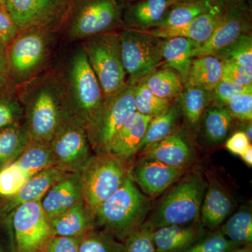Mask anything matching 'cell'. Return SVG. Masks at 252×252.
<instances>
[{
	"label": "cell",
	"mask_w": 252,
	"mask_h": 252,
	"mask_svg": "<svg viewBox=\"0 0 252 252\" xmlns=\"http://www.w3.org/2000/svg\"><path fill=\"white\" fill-rule=\"evenodd\" d=\"M172 5L177 4V3L184 2V1H189V0H170Z\"/></svg>",
	"instance_id": "obj_54"
},
{
	"label": "cell",
	"mask_w": 252,
	"mask_h": 252,
	"mask_svg": "<svg viewBox=\"0 0 252 252\" xmlns=\"http://www.w3.org/2000/svg\"><path fill=\"white\" fill-rule=\"evenodd\" d=\"M234 120L225 107L211 104L203 113L200 129L207 142L219 144L229 135Z\"/></svg>",
	"instance_id": "obj_27"
},
{
	"label": "cell",
	"mask_w": 252,
	"mask_h": 252,
	"mask_svg": "<svg viewBox=\"0 0 252 252\" xmlns=\"http://www.w3.org/2000/svg\"><path fill=\"white\" fill-rule=\"evenodd\" d=\"M7 71V51L6 46L0 44V76Z\"/></svg>",
	"instance_id": "obj_48"
},
{
	"label": "cell",
	"mask_w": 252,
	"mask_h": 252,
	"mask_svg": "<svg viewBox=\"0 0 252 252\" xmlns=\"http://www.w3.org/2000/svg\"><path fill=\"white\" fill-rule=\"evenodd\" d=\"M20 31L6 11L0 9V44H11Z\"/></svg>",
	"instance_id": "obj_46"
},
{
	"label": "cell",
	"mask_w": 252,
	"mask_h": 252,
	"mask_svg": "<svg viewBox=\"0 0 252 252\" xmlns=\"http://www.w3.org/2000/svg\"><path fill=\"white\" fill-rule=\"evenodd\" d=\"M31 177L23 171L16 162L8 164L0 170V195L5 198L12 196L21 190Z\"/></svg>",
	"instance_id": "obj_38"
},
{
	"label": "cell",
	"mask_w": 252,
	"mask_h": 252,
	"mask_svg": "<svg viewBox=\"0 0 252 252\" xmlns=\"http://www.w3.org/2000/svg\"><path fill=\"white\" fill-rule=\"evenodd\" d=\"M23 116V109L19 98L0 97V130L18 124Z\"/></svg>",
	"instance_id": "obj_42"
},
{
	"label": "cell",
	"mask_w": 252,
	"mask_h": 252,
	"mask_svg": "<svg viewBox=\"0 0 252 252\" xmlns=\"http://www.w3.org/2000/svg\"><path fill=\"white\" fill-rule=\"evenodd\" d=\"M187 170L169 166L162 162L141 157L127 171L142 193L154 198L170 188L183 177Z\"/></svg>",
	"instance_id": "obj_15"
},
{
	"label": "cell",
	"mask_w": 252,
	"mask_h": 252,
	"mask_svg": "<svg viewBox=\"0 0 252 252\" xmlns=\"http://www.w3.org/2000/svg\"><path fill=\"white\" fill-rule=\"evenodd\" d=\"M222 4L226 5L233 4V3L240 2V1H245V0H218Z\"/></svg>",
	"instance_id": "obj_52"
},
{
	"label": "cell",
	"mask_w": 252,
	"mask_h": 252,
	"mask_svg": "<svg viewBox=\"0 0 252 252\" xmlns=\"http://www.w3.org/2000/svg\"><path fill=\"white\" fill-rule=\"evenodd\" d=\"M124 0H72L64 24L69 41L117 32L124 28Z\"/></svg>",
	"instance_id": "obj_5"
},
{
	"label": "cell",
	"mask_w": 252,
	"mask_h": 252,
	"mask_svg": "<svg viewBox=\"0 0 252 252\" xmlns=\"http://www.w3.org/2000/svg\"><path fill=\"white\" fill-rule=\"evenodd\" d=\"M21 87L18 98L31 143L49 145L64 122L59 77L56 71H46Z\"/></svg>",
	"instance_id": "obj_2"
},
{
	"label": "cell",
	"mask_w": 252,
	"mask_h": 252,
	"mask_svg": "<svg viewBox=\"0 0 252 252\" xmlns=\"http://www.w3.org/2000/svg\"><path fill=\"white\" fill-rule=\"evenodd\" d=\"M79 252H125V246L103 230H94L81 238Z\"/></svg>",
	"instance_id": "obj_37"
},
{
	"label": "cell",
	"mask_w": 252,
	"mask_h": 252,
	"mask_svg": "<svg viewBox=\"0 0 252 252\" xmlns=\"http://www.w3.org/2000/svg\"><path fill=\"white\" fill-rule=\"evenodd\" d=\"M135 111L134 86L127 84L117 94L104 97L98 112L86 128L95 154L109 153L118 132Z\"/></svg>",
	"instance_id": "obj_9"
},
{
	"label": "cell",
	"mask_w": 252,
	"mask_h": 252,
	"mask_svg": "<svg viewBox=\"0 0 252 252\" xmlns=\"http://www.w3.org/2000/svg\"><path fill=\"white\" fill-rule=\"evenodd\" d=\"M72 0H7L6 11L20 31L56 32L63 26Z\"/></svg>",
	"instance_id": "obj_11"
},
{
	"label": "cell",
	"mask_w": 252,
	"mask_h": 252,
	"mask_svg": "<svg viewBox=\"0 0 252 252\" xmlns=\"http://www.w3.org/2000/svg\"><path fill=\"white\" fill-rule=\"evenodd\" d=\"M67 172L57 166L43 170L32 177L17 193L6 198L0 206V217L11 216L17 207L28 202L41 200L52 185Z\"/></svg>",
	"instance_id": "obj_20"
},
{
	"label": "cell",
	"mask_w": 252,
	"mask_h": 252,
	"mask_svg": "<svg viewBox=\"0 0 252 252\" xmlns=\"http://www.w3.org/2000/svg\"><path fill=\"white\" fill-rule=\"evenodd\" d=\"M225 238L243 246H252V213L243 207L228 218L220 230Z\"/></svg>",
	"instance_id": "obj_33"
},
{
	"label": "cell",
	"mask_w": 252,
	"mask_h": 252,
	"mask_svg": "<svg viewBox=\"0 0 252 252\" xmlns=\"http://www.w3.org/2000/svg\"><path fill=\"white\" fill-rule=\"evenodd\" d=\"M14 161L31 177L49 167L56 166L49 145L43 144L31 143Z\"/></svg>",
	"instance_id": "obj_34"
},
{
	"label": "cell",
	"mask_w": 252,
	"mask_h": 252,
	"mask_svg": "<svg viewBox=\"0 0 252 252\" xmlns=\"http://www.w3.org/2000/svg\"><path fill=\"white\" fill-rule=\"evenodd\" d=\"M234 208V201L226 189L217 178L208 175L200 210V220L203 226L215 229L230 216Z\"/></svg>",
	"instance_id": "obj_19"
},
{
	"label": "cell",
	"mask_w": 252,
	"mask_h": 252,
	"mask_svg": "<svg viewBox=\"0 0 252 252\" xmlns=\"http://www.w3.org/2000/svg\"><path fill=\"white\" fill-rule=\"evenodd\" d=\"M125 252H156L154 230L143 224L125 240Z\"/></svg>",
	"instance_id": "obj_40"
},
{
	"label": "cell",
	"mask_w": 252,
	"mask_h": 252,
	"mask_svg": "<svg viewBox=\"0 0 252 252\" xmlns=\"http://www.w3.org/2000/svg\"><path fill=\"white\" fill-rule=\"evenodd\" d=\"M223 11L224 5L217 3L208 11L183 26L154 28L143 31L163 39L172 37L187 38L195 41L200 45L205 42L216 30L223 16Z\"/></svg>",
	"instance_id": "obj_17"
},
{
	"label": "cell",
	"mask_w": 252,
	"mask_h": 252,
	"mask_svg": "<svg viewBox=\"0 0 252 252\" xmlns=\"http://www.w3.org/2000/svg\"><path fill=\"white\" fill-rule=\"evenodd\" d=\"M224 107L233 119L242 123L252 120V91L235 94L225 104Z\"/></svg>",
	"instance_id": "obj_41"
},
{
	"label": "cell",
	"mask_w": 252,
	"mask_h": 252,
	"mask_svg": "<svg viewBox=\"0 0 252 252\" xmlns=\"http://www.w3.org/2000/svg\"><path fill=\"white\" fill-rule=\"evenodd\" d=\"M82 200L80 172H67L48 190L41 204L51 219Z\"/></svg>",
	"instance_id": "obj_18"
},
{
	"label": "cell",
	"mask_w": 252,
	"mask_h": 252,
	"mask_svg": "<svg viewBox=\"0 0 252 252\" xmlns=\"http://www.w3.org/2000/svg\"><path fill=\"white\" fill-rule=\"evenodd\" d=\"M140 154L142 158L185 170L195 158V151L188 137L177 130L144 149Z\"/></svg>",
	"instance_id": "obj_16"
},
{
	"label": "cell",
	"mask_w": 252,
	"mask_h": 252,
	"mask_svg": "<svg viewBox=\"0 0 252 252\" xmlns=\"http://www.w3.org/2000/svg\"><path fill=\"white\" fill-rule=\"evenodd\" d=\"M82 238L53 235L46 244L44 252H79Z\"/></svg>",
	"instance_id": "obj_45"
},
{
	"label": "cell",
	"mask_w": 252,
	"mask_h": 252,
	"mask_svg": "<svg viewBox=\"0 0 252 252\" xmlns=\"http://www.w3.org/2000/svg\"><path fill=\"white\" fill-rule=\"evenodd\" d=\"M0 252H4V250H3L2 248H1V245H0Z\"/></svg>",
	"instance_id": "obj_56"
},
{
	"label": "cell",
	"mask_w": 252,
	"mask_h": 252,
	"mask_svg": "<svg viewBox=\"0 0 252 252\" xmlns=\"http://www.w3.org/2000/svg\"><path fill=\"white\" fill-rule=\"evenodd\" d=\"M244 126H243V130H242L244 132V133L246 135L247 137L250 140V142H252V122L248 123H243Z\"/></svg>",
	"instance_id": "obj_50"
},
{
	"label": "cell",
	"mask_w": 252,
	"mask_h": 252,
	"mask_svg": "<svg viewBox=\"0 0 252 252\" xmlns=\"http://www.w3.org/2000/svg\"><path fill=\"white\" fill-rule=\"evenodd\" d=\"M199 44L184 37L165 39L162 47V67H170L180 74L184 86L187 83L193 61V53Z\"/></svg>",
	"instance_id": "obj_25"
},
{
	"label": "cell",
	"mask_w": 252,
	"mask_h": 252,
	"mask_svg": "<svg viewBox=\"0 0 252 252\" xmlns=\"http://www.w3.org/2000/svg\"><path fill=\"white\" fill-rule=\"evenodd\" d=\"M222 72L223 63L215 56L194 58L185 85L198 86L211 91L221 80Z\"/></svg>",
	"instance_id": "obj_28"
},
{
	"label": "cell",
	"mask_w": 252,
	"mask_h": 252,
	"mask_svg": "<svg viewBox=\"0 0 252 252\" xmlns=\"http://www.w3.org/2000/svg\"><path fill=\"white\" fill-rule=\"evenodd\" d=\"M217 3H220L218 0H189L172 5L156 28L183 26L207 12Z\"/></svg>",
	"instance_id": "obj_29"
},
{
	"label": "cell",
	"mask_w": 252,
	"mask_h": 252,
	"mask_svg": "<svg viewBox=\"0 0 252 252\" xmlns=\"http://www.w3.org/2000/svg\"><path fill=\"white\" fill-rule=\"evenodd\" d=\"M56 72L61 83L64 122L86 129L98 112L104 96L82 45L73 50Z\"/></svg>",
	"instance_id": "obj_1"
},
{
	"label": "cell",
	"mask_w": 252,
	"mask_h": 252,
	"mask_svg": "<svg viewBox=\"0 0 252 252\" xmlns=\"http://www.w3.org/2000/svg\"><path fill=\"white\" fill-rule=\"evenodd\" d=\"M240 158L243 159L244 162L248 165L249 167L252 166V144L248 147L245 152H243Z\"/></svg>",
	"instance_id": "obj_49"
},
{
	"label": "cell",
	"mask_w": 252,
	"mask_h": 252,
	"mask_svg": "<svg viewBox=\"0 0 252 252\" xmlns=\"http://www.w3.org/2000/svg\"><path fill=\"white\" fill-rule=\"evenodd\" d=\"M227 252H252V246H243Z\"/></svg>",
	"instance_id": "obj_51"
},
{
	"label": "cell",
	"mask_w": 252,
	"mask_h": 252,
	"mask_svg": "<svg viewBox=\"0 0 252 252\" xmlns=\"http://www.w3.org/2000/svg\"><path fill=\"white\" fill-rule=\"evenodd\" d=\"M251 18L245 1L224 5L220 23L211 36L193 51V57L215 56L243 34L250 33Z\"/></svg>",
	"instance_id": "obj_14"
},
{
	"label": "cell",
	"mask_w": 252,
	"mask_h": 252,
	"mask_svg": "<svg viewBox=\"0 0 252 252\" xmlns=\"http://www.w3.org/2000/svg\"><path fill=\"white\" fill-rule=\"evenodd\" d=\"M127 171L126 162L112 154L91 156L79 172L83 201L93 215L122 187Z\"/></svg>",
	"instance_id": "obj_7"
},
{
	"label": "cell",
	"mask_w": 252,
	"mask_h": 252,
	"mask_svg": "<svg viewBox=\"0 0 252 252\" xmlns=\"http://www.w3.org/2000/svg\"><path fill=\"white\" fill-rule=\"evenodd\" d=\"M134 100L136 112L152 118L165 112L174 101L158 97L149 90L143 81L134 85Z\"/></svg>",
	"instance_id": "obj_35"
},
{
	"label": "cell",
	"mask_w": 252,
	"mask_h": 252,
	"mask_svg": "<svg viewBox=\"0 0 252 252\" xmlns=\"http://www.w3.org/2000/svg\"><path fill=\"white\" fill-rule=\"evenodd\" d=\"M221 80L240 86H252V69L232 63H223Z\"/></svg>",
	"instance_id": "obj_44"
},
{
	"label": "cell",
	"mask_w": 252,
	"mask_h": 252,
	"mask_svg": "<svg viewBox=\"0 0 252 252\" xmlns=\"http://www.w3.org/2000/svg\"><path fill=\"white\" fill-rule=\"evenodd\" d=\"M152 206L151 198L127 176L122 187L94 212V225L119 241L125 242L144 224Z\"/></svg>",
	"instance_id": "obj_3"
},
{
	"label": "cell",
	"mask_w": 252,
	"mask_h": 252,
	"mask_svg": "<svg viewBox=\"0 0 252 252\" xmlns=\"http://www.w3.org/2000/svg\"><path fill=\"white\" fill-rule=\"evenodd\" d=\"M250 91H252V86H240L228 81L220 80L210 91L211 104L224 107L227 102L235 94Z\"/></svg>",
	"instance_id": "obj_43"
},
{
	"label": "cell",
	"mask_w": 252,
	"mask_h": 252,
	"mask_svg": "<svg viewBox=\"0 0 252 252\" xmlns=\"http://www.w3.org/2000/svg\"><path fill=\"white\" fill-rule=\"evenodd\" d=\"M205 235L203 225L198 222L157 228L154 230L156 252H184Z\"/></svg>",
	"instance_id": "obj_22"
},
{
	"label": "cell",
	"mask_w": 252,
	"mask_h": 252,
	"mask_svg": "<svg viewBox=\"0 0 252 252\" xmlns=\"http://www.w3.org/2000/svg\"><path fill=\"white\" fill-rule=\"evenodd\" d=\"M222 63H232L252 69V36L251 33L240 36L229 46L215 55Z\"/></svg>",
	"instance_id": "obj_36"
},
{
	"label": "cell",
	"mask_w": 252,
	"mask_h": 252,
	"mask_svg": "<svg viewBox=\"0 0 252 252\" xmlns=\"http://www.w3.org/2000/svg\"><path fill=\"white\" fill-rule=\"evenodd\" d=\"M175 100L172 102L171 105L165 112L157 117L152 118L143 140L141 142L138 153L177 130L176 127L182 116V113L180 104L177 99Z\"/></svg>",
	"instance_id": "obj_30"
},
{
	"label": "cell",
	"mask_w": 252,
	"mask_h": 252,
	"mask_svg": "<svg viewBox=\"0 0 252 252\" xmlns=\"http://www.w3.org/2000/svg\"><path fill=\"white\" fill-rule=\"evenodd\" d=\"M142 81L158 97L170 100L178 98L185 87L180 74L167 67L158 68Z\"/></svg>",
	"instance_id": "obj_31"
},
{
	"label": "cell",
	"mask_w": 252,
	"mask_h": 252,
	"mask_svg": "<svg viewBox=\"0 0 252 252\" xmlns=\"http://www.w3.org/2000/svg\"><path fill=\"white\" fill-rule=\"evenodd\" d=\"M56 166L67 172H79L91 157L86 129L64 122L49 144Z\"/></svg>",
	"instance_id": "obj_13"
},
{
	"label": "cell",
	"mask_w": 252,
	"mask_h": 252,
	"mask_svg": "<svg viewBox=\"0 0 252 252\" xmlns=\"http://www.w3.org/2000/svg\"><path fill=\"white\" fill-rule=\"evenodd\" d=\"M176 99L189 128L198 132L203 113L211 104L210 91L198 86L185 85L182 94Z\"/></svg>",
	"instance_id": "obj_26"
},
{
	"label": "cell",
	"mask_w": 252,
	"mask_h": 252,
	"mask_svg": "<svg viewBox=\"0 0 252 252\" xmlns=\"http://www.w3.org/2000/svg\"><path fill=\"white\" fill-rule=\"evenodd\" d=\"M207 182L201 172H190L171 186L144 224L156 230L172 225L198 223Z\"/></svg>",
	"instance_id": "obj_4"
},
{
	"label": "cell",
	"mask_w": 252,
	"mask_h": 252,
	"mask_svg": "<svg viewBox=\"0 0 252 252\" xmlns=\"http://www.w3.org/2000/svg\"><path fill=\"white\" fill-rule=\"evenodd\" d=\"M10 217L15 252H44L52 232L41 200L23 204Z\"/></svg>",
	"instance_id": "obj_12"
},
{
	"label": "cell",
	"mask_w": 252,
	"mask_h": 252,
	"mask_svg": "<svg viewBox=\"0 0 252 252\" xmlns=\"http://www.w3.org/2000/svg\"><path fill=\"white\" fill-rule=\"evenodd\" d=\"M53 235L84 237L94 230V215L84 201L49 219Z\"/></svg>",
	"instance_id": "obj_24"
},
{
	"label": "cell",
	"mask_w": 252,
	"mask_h": 252,
	"mask_svg": "<svg viewBox=\"0 0 252 252\" xmlns=\"http://www.w3.org/2000/svg\"><path fill=\"white\" fill-rule=\"evenodd\" d=\"M56 32L43 29L20 31L10 44L7 70L16 85L22 86L41 74L55 46Z\"/></svg>",
	"instance_id": "obj_6"
},
{
	"label": "cell",
	"mask_w": 252,
	"mask_h": 252,
	"mask_svg": "<svg viewBox=\"0 0 252 252\" xmlns=\"http://www.w3.org/2000/svg\"><path fill=\"white\" fill-rule=\"evenodd\" d=\"M81 45L104 97L117 94L127 85L119 32L92 36L85 39Z\"/></svg>",
	"instance_id": "obj_8"
},
{
	"label": "cell",
	"mask_w": 252,
	"mask_h": 252,
	"mask_svg": "<svg viewBox=\"0 0 252 252\" xmlns=\"http://www.w3.org/2000/svg\"><path fill=\"white\" fill-rule=\"evenodd\" d=\"M119 34L127 85H135L162 66L163 39L131 28H123Z\"/></svg>",
	"instance_id": "obj_10"
},
{
	"label": "cell",
	"mask_w": 252,
	"mask_h": 252,
	"mask_svg": "<svg viewBox=\"0 0 252 252\" xmlns=\"http://www.w3.org/2000/svg\"><path fill=\"white\" fill-rule=\"evenodd\" d=\"M241 247L243 245L228 240L219 230L205 235L184 252H227Z\"/></svg>",
	"instance_id": "obj_39"
},
{
	"label": "cell",
	"mask_w": 252,
	"mask_h": 252,
	"mask_svg": "<svg viewBox=\"0 0 252 252\" xmlns=\"http://www.w3.org/2000/svg\"><path fill=\"white\" fill-rule=\"evenodd\" d=\"M126 3L134 2V1H137V0H124Z\"/></svg>",
	"instance_id": "obj_55"
},
{
	"label": "cell",
	"mask_w": 252,
	"mask_h": 252,
	"mask_svg": "<svg viewBox=\"0 0 252 252\" xmlns=\"http://www.w3.org/2000/svg\"><path fill=\"white\" fill-rule=\"evenodd\" d=\"M251 145L248 137L242 130L234 132L225 144V147L230 153L235 155H241Z\"/></svg>",
	"instance_id": "obj_47"
},
{
	"label": "cell",
	"mask_w": 252,
	"mask_h": 252,
	"mask_svg": "<svg viewBox=\"0 0 252 252\" xmlns=\"http://www.w3.org/2000/svg\"><path fill=\"white\" fill-rule=\"evenodd\" d=\"M6 4H7V0H0V9L7 12V11H6Z\"/></svg>",
	"instance_id": "obj_53"
},
{
	"label": "cell",
	"mask_w": 252,
	"mask_h": 252,
	"mask_svg": "<svg viewBox=\"0 0 252 252\" xmlns=\"http://www.w3.org/2000/svg\"><path fill=\"white\" fill-rule=\"evenodd\" d=\"M152 119L136 111L132 113L113 140L109 153L125 162L132 159L138 153Z\"/></svg>",
	"instance_id": "obj_21"
},
{
	"label": "cell",
	"mask_w": 252,
	"mask_h": 252,
	"mask_svg": "<svg viewBox=\"0 0 252 252\" xmlns=\"http://www.w3.org/2000/svg\"><path fill=\"white\" fill-rule=\"evenodd\" d=\"M171 6L170 0H137L126 3L124 28L148 31L157 28Z\"/></svg>",
	"instance_id": "obj_23"
},
{
	"label": "cell",
	"mask_w": 252,
	"mask_h": 252,
	"mask_svg": "<svg viewBox=\"0 0 252 252\" xmlns=\"http://www.w3.org/2000/svg\"><path fill=\"white\" fill-rule=\"evenodd\" d=\"M31 144L25 126L18 124L0 130V162L15 160Z\"/></svg>",
	"instance_id": "obj_32"
}]
</instances>
